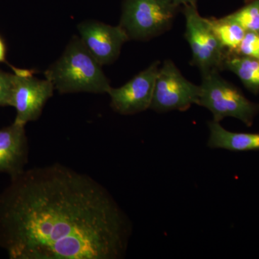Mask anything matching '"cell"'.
Returning a JSON list of instances; mask_svg holds the SVG:
<instances>
[{
    "mask_svg": "<svg viewBox=\"0 0 259 259\" xmlns=\"http://www.w3.org/2000/svg\"><path fill=\"white\" fill-rule=\"evenodd\" d=\"M131 234L105 187L59 163L25 169L0 194V247L10 259H120Z\"/></svg>",
    "mask_w": 259,
    "mask_h": 259,
    "instance_id": "6da1fadb",
    "label": "cell"
},
{
    "mask_svg": "<svg viewBox=\"0 0 259 259\" xmlns=\"http://www.w3.org/2000/svg\"><path fill=\"white\" fill-rule=\"evenodd\" d=\"M223 69L229 70L238 76L252 93L259 92V59L238 55L227 56Z\"/></svg>",
    "mask_w": 259,
    "mask_h": 259,
    "instance_id": "7c38bea8",
    "label": "cell"
},
{
    "mask_svg": "<svg viewBox=\"0 0 259 259\" xmlns=\"http://www.w3.org/2000/svg\"><path fill=\"white\" fill-rule=\"evenodd\" d=\"M186 40L192 54V63L201 73L223 69L227 54L214 35L208 18L199 14L196 5H184Z\"/></svg>",
    "mask_w": 259,
    "mask_h": 259,
    "instance_id": "5b68a950",
    "label": "cell"
},
{
    "mask_svg": "<svg viewBox=\"0 0 259 259\" xmlns=\"http://www.w3.org/2000/svg\"><path fill=\"white\" fill-rule=\"evenodd\" d=\"M15 74L0 70V107L10 106Z\"/></svg>",
    "mask_w": 259,
    "mask_h": 259,
    "instance_id": "2e32d148",
    "label": "cell"
},
{
    "mask_svg": "<svg viewBox=\"0 0 259 259\" xmlns=\"http://www.w3.org/2000/svg\"><path fill=\"white\" fill-rule=\"evenodd\" d=\"M200 86L188 81L173 61L166 59L158 69L150 109L159 113L184 112L198 105Z\"/></svg>",
    "mask_w": 259,
    "mask_h": 259,
    "instance_id": "8992f818",
    "label": "cell"
},
{
    "mask_svg": "<svg viewBox=\"0 0 259 259\" xmlns=\"http://www.w3.org/2000/svg\"><path fill=\"white\" fill-rule=\"evenodd\" d=\"M179 7L174 0H125L119 25L130 40H150L171 28Z\"/></svg>",
    "mask_w": 259,
    "mask_h": 259,
    "instance_id": "277c9868",
    "label": "cell"
},
{
    "mask_svg": "<svg viewBox=\"0 0 259 259\" xmlns=\"http://www.w3.org/2000/svg\"><path fill=\"white\" fill-rule=\"evenodd\" d=\"M233 55L259 59V32H245L241 44Z\"/></svg>",
    "mask_w": 259,
    "mask_h": 259,
    "instance_id": "9a60e30c",
    "label": "cell"
},
{
    "mask_svg": "<svg viewBox=\"0 0 259 259\" xmlns=\"http://www.w3.org/2000/svg\"><path fill=\"white\" fill-rule=\"evenodd\" d=\"M175 3L179 6L180 5H196L197 0H174Z\"/></svg>",
    "mask_w": 259,
    "mask_h": 259,
    "instance_id": "ac0fdd59",
    "label": "cell"
},
{
    "mask_svg": "<svg viewBox=\"0 0 259 259\" xmlns=\"http://www.w3.org/2000/svg\"><path fill=\"white\" fill-rule=\"evenodd\" d=\"M102 66L81 38L74 35L62 55L44 74L60 94L107 93L111 86Z\"/></svg>",
    "mask_w": 259,
    "mask_h": 259,
    "instance_id": "7a4b0ae2",
    "label": "cell"
},
{
    "mask_svg": "<svg viewBox=\"0 0 259 259\" xmlns=\"http://www.w3.org/2000/svg\"><path fill=\"white\" fill-rule=\"evenodd\" d=\"M159 67V61H155L123 86L111 87L107 94L111 99L110 105L114 111L120 115H131L150 109Z\"/></svg>",
    "mask_w": 259,
    "mask_h": 259,
    "instance_id": "ba28073f",
    "label": "cell"
},
{
    "mask_svg": "<svg viewBox=\"0 0 259 259\" xmlns=\"http://www.w3.org/2000/svg\"><path fill=\"white\" fill-rule=\"evenodd\" d=\"M35 73V70L20 69L14 73L10 107L16 110L14 122L23 125L40 117L55 90L49 79H37Z\"/></svg>",
    "mask_w": 259,
    "mask_h": 259,
    "instance_id": "52a82bcc",
    "label": "cell"
},
{
    "mask_svg": "<svg viewBox=\"0 0 259 259\" xmlns=\"http://www.w3.org/2000/svg\"><path fill=\"white\" fill-rule=\"evenodd\" d=\"M7 56V47L5 44V40H3V37L0 36V63H5V64H8V66H10L13 69V71H16L18 68H15L14 66H11V65L8 64L6 59Z\"/></svg>",
    "mask_w": 259,
    "mask_h": 259,
    "instance_id": "e0dca14e",
    "label": "cell"
},
{
    "mask_svg": "<svg viewBox=\"0 0 259 259\" xmlns=\"http://www.w3.org/2000/svg\"><path fill=\"white\" fill-rule=\"evenodd\" d=\"M25 126L13 122L0 129V174H8L10 178L25 171L28 162V141Z\"/></svg>",
    "mask_w": 259,
    "mask_h": 259,
    "instance_id": "30bf717a",
    "label": "cell"
},
{
    "mask_svg": "<svg viewBox=\"0 0 259 259\" xmlns=\"http://www.w3.org/2000/svg\"><path fill=\"white\" fill-rule=\"evenodd\" d=\"M207 125L209 131L207 141L209 148L231 151L259 150V134L231 132L214 120L209 121Z\"/></svg>",
    "mask_w": 259,
    "mask_h": 259,
    "instance_id": "8fae6325",
    "label": "cell"
},
{
    "mask_svg": "<svg viewBox=\"0 0 259 259\" xmlns=\"http://www.w3.org/2000/svg\"><path fill=\"white\" fill-rule=\"evenodd\" d=\"M228 16L241 25L245 32H259V0H251Z\"/></svg>",
    "mask_w": 259,
    "mask_h": 259,
    "instance_id": "5bb4252c",
    "label": "cell"
},
{
    "mask_svg": "<svg viewBox=\"0 0 259 259\" xmlns=\"http://www.w3.org/2000/svg\"><path fill=\"white\" fill-rule=\"evenodd\" d=\"M198 105L212 113L213 120L221 122L234 117L247 126L253 123L259 105L250 102L234 85L223 79L219 71L202 73Z\"/></svg>",
    "mask_w": 259,
    "mask_h": 259,
    "instance_id": "3957f363",
    "label": "cell"
},
{
    "mask_svg": "<svg viewBox=\"0 0 259 259\" xmlns=\"http://www.w3.org/2000/svg\"><path fill=\"white\" fill-rule=\"evenodd\" d=\"M208 20L227 56L235 54L244 37V29L228 16L219 19L208 18Z\"/></svg>",
    "mask_w": 259,
    "mask_h": 259,
    "instance_id": "4fadbf2b",
    "label": "cell"
},
{
    "mask_svg": "<svg viewBox=\"0 0 259 259\" xmlns=\"http://www.w3.org/2000/svg\"><path fill=\"white\" fill-rule=\"evenodd\" d=\"M77 28L83 45L102 66L117 60L122 45L130 40L120 25L87 20L79 23Z\"/></svg>",
    "mask_w": 259,
    "mask_h": 259,
    "instance_id": "9c48e42d",
    "label": "cell"
}]
</instances>
